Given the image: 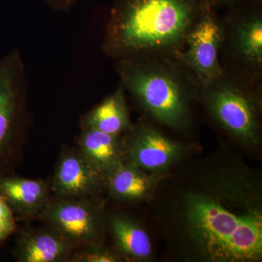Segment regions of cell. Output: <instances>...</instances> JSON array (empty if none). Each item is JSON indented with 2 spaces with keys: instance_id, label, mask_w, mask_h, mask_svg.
I'll return each instance as SVG.
<instances>
[{
  "instance_id": "1",
  "label": "cell",
  "mask_w": 262,
  "mask_h": 262,
  "mask_svg": "<svg viewBox=\"0 0 262 262\" xmlns=\"http://www.w3.org/2000/svg\"><path fill=\"white\" fill-rule=\"evenodd\" d=\"M182 193L179 235L187 254L211 262L258 261L262 256V208L248 175L222 168Z\"/></svg>"
},
{
  "instance_id": "2",
  "label": "cell",
  "mask_w": 262,
  "mask_h": 262,
  "mask_svg": "<svg viewBox=\"0 0 262 262\" xmlns=\"http://www.w3.org/2000/svg\"><path fill=\"white\" fill-rule=\"evenodd\" d=\"M202 0H117L103 41L108 56L145 59L178 54L195 24Z\"/></svg>"
},
{
  "instance_id": "3",
  "label": "cell",
  "mask_w": 262,
  "mask_h": 262,
  "mask_svg": "<svg viewBox=\"0 0 262 262\" xmlns=\"http://www.w3.org/2000/svg\"><path fill=\"white\" fill-rule=\"evenodd\" d=\"M118 71L122 84L155 120L171 127L187 122L189 94L178 74L148 59L120 60Z\"/></svg>"
},
{
  "instance_id": "4",
  "label": "cell",
  "mask_w": 262,
  "mask_h": 262,
  "mask_svg": "<svg viewBox=\"0 0 262 262\" xmlns=\"http://www.w3.org/2000/svg\"><path fill=\"white\" fill-rule=\"evenodd\" d=\"M204 89L207 107L220 126L246 145L257 144L259 108L252 92L225 75Z\"/></svg>"
},
{
  "instance_id": "5",
  "label": "cell",
  "mask_w": 262,
  "mask_h": 262,
  "mask_svg": "<svg viewBox=\"0 0 262 262\" xmlns=\"http://www.w3.org/2000/svg\"><path fill=\"white\" fill-rule=\"evenodd\" d=\"M39 217L59 232L75 248L103 244L102 206L91 196L56 198L48 203Z\"/></svg>"
},
{
  "instance_id": "6",
  "label": "cell",
  "mask_w": 262,
  "mask_h": 262,
  "mask_svg": "<svg viewBox=\"0 0 262 262\" xmlns=\"http://www.w3.org/2000/svg\"><path fill=\"white\" fill-rule=\"evenodd\" d=\"M213 8L202 0L198 19L178 53L179 58L192 70L203 88L224 75L219 53L225 32Z\"/></svg>"
},
{
  "instance_id": "7",
  "label": "cell",
  "mask_w": 262,
  "mask_h": 262,
  "mask_svg": "<svg viewBox=\"0 0 262 262\" xmlns=\"http://www.w3.org/2000/svg\"><path fill=\"white\" fill-rule=\"evenodd\" d=\"M122 139L126 161L151 173H160L180 158L182 149L176 141L146 124L131 126Z\"/></svg>"
},
{
  "instance_id": "8",
  "label": "cell",
  "mask_w": 262,
  "mask_h": 262,
  "mask_svg": "<svg viewBox=\"0 0 262 262\" xmlns=\"http://www.w3.org/2000/svg\"><path fill=\"white\" fill-rule=\"evenodd\" d=\"M26 84L25 70L18 51L0 59V158L9 147L16 130Z\"/></svg>"
},
{
  "instance_id": "9",
  "label": "cell",
  "mask_w": 262,
  "mask_h": 262,
  "mask_svg": "<svg viewBox=\"0 0 262 262\" xmlns=\"http://www.w3.org/2000/svg\"><path fill=\"white\" fill-rule=\"evenodd\" d=\"M103 187L104 177L79 149L62 155L51 182V192L59 199L90 198Z\"/></svg>"
},
{
  "instance_id": "10",
  "label": "cell",
  "mask_w": 262,
  "mask_h": 262,
  "mask_svg": "<svg viewBox=\"0 0 262 262\" xmlns=\"http://www.w3.org/2000/svg\"><path fill=\"white\" fill-rule=\"evenodd\" d=\"M75 247L56 229H30L20 234L15 256L20 262L70 261Z\"/></svg>"
},
{
  "instance_id": "11",
  "label": "cell",
  "mask_w": 262,
  "mask_h": 262,
  "mask_svg": "<svg viewBox=\"0 0 262 262\" xmlns=\"http://www.w3.org/2000/svg\"><path fill=\"white\" fill-rule=\"evenodd\" d=\"M51 183L17 177H0V194L13 211L25 218L39 216L51 202Z\"/></svg>"
},
{
  "instance_id": "12",
  "label": "cell",
  "mask_w": 262,
  "mask_h": 262,
  "mask_svg": "<svg viewBox=\"0 0 262 262\" xmlns=\"http://www.w3.org/2000/svg\"><path fill=\"white\" fill-rule=\"evenodd\" d=\"M231 33L232 51L248 70L259 72L262 66V18L258 9L239 11Z\"/></svg>"
},
{
  "instance_id": "13",
  "label": "cell",
  "mask_w": 262,
  "mask_h": 262,
  "mask_svg": "<svg viewBox=\"0 0 262 262\" xmlns=\"http://www.w3.org/2000/svg\"><path fill=\"white\" fill-rule=\"evenodd\" d=\"M79 149L105 177L125 162V151L120 136L110 135L94 129H82Z\"/></svg>"
},
{
  "instance_id": "14",
  "label": "cell",
  "mask_w": 262,
  "mask_h": 262,
  "mask_svg": "<svg viewBox=\"0 0 262 262\" xmlns=\"http://www.w3.org/2000/svg\"><path fill=\"white\" fill-rule=\"evenodd\" d=\"M156 184V174L126 160L105 177V187L111 198L117 201H143L151 195Z\"/></svg>"
},
{
  "instance_id": "15",
  "label": "cell",
  "mask_w": 262,
  "mask_h": 262,
  "mask_svg": "<svg viewBox=\"0 0 262 262\" xmlns=\"http://www.w3.org/2000/svg\"><path fill=\"white\" fill-rule=\"evenodd\" d=\"M80 125L82 129H94L114 136H120L128 130L132 125L123 87L120 86L84 115Z\"/></svg>"
},
{
  "instance_id": "16",
  "label": "cell",
  "mask_w": 262,
  "mask_h": 262,
  "mask_svg": "<svg viewBox=\"0 0 262 262\" xmlns=\"http://www.w3.org/2000/svg\"><path fill=\"white\" fill-rule=\"evenodd\" d=\"M110 231L119 254L129 259L144 261L152 253L149 234L140 225L122 215H114L110 222Z\"/></svg>"
},
{
  "instance_id": "17",
  "label": "cell",
  "mask_w": 262,
  "mask_h": 262,
  "mask_svg": "<svg viewBox=\"0 0 262 262\" xmlns=\"http://www.w3.org/2000/svg\"><path fill=\"white\" fill-rule=\"evenodd\" d=\"M121 259L119 253L104 247L103 244H92L81 247L78 251L72 253L70 261L117 262Z\"/></svg>"
},
{
  "instance_id": "18",
  "label": "cell",
  "mask_w": 262,
  "mask_h": 262,
  "mask_svg": "<svg viewBox=\"0 0 262 262\" xmlns=\"http://www.w3.org/2000/svg\"><path fill=\"white\" fill-rule=\"evenodd\" d=\"M16 228V224L11 209L4 198L0 194V242L9 237Z\"/></svg>"
},
{
  "instance_id": "19",
  "label": "cell",
  "mask_w": 262,
  "mask_h": 262,
  "mask_svg": "<svg viewBox=\"0 0 262 262\" xmlns=\"http://www.w3.org/2000/svg\"><path fill=\"white\" fill-rule=\"evenodd\" d=\"M53 9L67 11L73 8L80 0H44Z\"/></svg>"
},
{
  "instance_id": "20",
  "label": "cell",
  "mask_w": 262,
  "mask_h": 262,
  "mask_svg": "<svg viewBox=\"0 0 262 262\" xmlns=\"http://www.w3.org/2000/svg\"><path fill=\"white\" fill-rule=\"evenodd\" d=\"M213 7L229 6L232 7L242 0H203Z\"/></svg>"
}]
</instances>
